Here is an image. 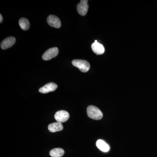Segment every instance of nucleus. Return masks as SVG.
<instances>
[{"mask_svg": "<svg viewBox=\"0 0 157 157\" xmlns=\"http://www.w3.org/2000/svg\"><path fill=\"white\" fill-rule=\"evenodd\" d=\"M87 114L90 118L95 120H101L103 117V114L101 110L96 106H89L87 108Z\"/></svg>", "mask_w": 157, "mask_h": 157, "instance_id": "1", "label": "nucleus"}, {"mask_svg": "<svg viewBox=\"0 0 157 157\" xmlns=\"http://www.w3.org/2000/svg\"><path fill=\"white\" fill-rule=\"evenodd\" d=\"M63 128V126L61 123L58 122L49 124V125L48 126V130L51 132H60L62 131Z\"/></svg>", "mask_w": 157, "mask_h": 157, "instance_id": "10", "label": "nucleus"}, {"mask_svg": "<svg viewBox=\"0 0 157 157\" xmlns=\"http://www.w3.org/2000/svg\"><path fill=\"white\" fill-rule=\"evenodd\" d=\"M19 25L23 30H27L30 27V23L28 20L24 17H22L19 20Z\"/></svg>", "mask_w": 157, "mask_h": 157, "instance_id": "13", "label": "nucleus"}, {"mask_svg": "<svg viewBox=\"0 0 157 157\" xmlns=\"http://www.w3.org/2000/svg\"><path fill=\"white\" fill-rule=\"evenodd\" d=\"M96 145L101 151L107 152L109 150V147L104 140L99 139L96 142Z\"/></svg>", "mask_w": 157, "mask_h": 157, "instance_id": "11", "label": "nucleus"}, {"mask_svg": "<svg viewBox=\"0 0 157 157\" xmlns=\"http://www.w3.org/2000/svg\"><path fill=\"white\" fill-rule=\"evenodd\" d=\"M54 117L57 121L62 123L68 120L70 117V114L66 110H59L55 113Z\"/></svg>", "mask_w": 157, "mask_h": 157, "instance_id": "3", "label": "nucleus"}, {"mask_svg": "<svg viewBox=\"0 0 157 157\" xmlns=\"http://www.w3.org/2000/svg\"><path fill=\"white\" fill-rule=\"evenodd\" d=\"M72 64L74 67L78 68L81 72L86 73L89 70L90 64L87 61L85 60L75 59L72 62Z\"/></svg>", "mask_w": 157, "mask_h": 157, "instance_id": "2", "label": "nucleus"}, {"mask_svg": "<svg viewBox=\"0 0 157 157\" xmlns=\"http://www.w3.org/2000/svg\"><path fill=\"white\" fill-rule=\"evenodd\" d=\"M0 17H1V18H0V22L2 23L3 21V17L1 14H0Z\"/></svg>", "mask_w": 157, "mask_h": 157, "instance_id": "14", "label": "nucleus"}, {"mask_svg": "<svg viewBox=\"0 0 157 157\" xmlns=\"http://www.w3.org/2000/svg\"><path fill=\"white\" fill-rule=\"evenodd\" d=\"M89 6L87 0H82L77 6V10L78 14L81 16H85L87 14Z\"/></svg>", "mask_w": 157, "mask_h": 157, "instance_id": "5", "label": "nucleus"}, {"mask_svg": "<svg viewBox=\"0 0 157 157\" xmlns=\"http://www.w3.org/2000/svg\"><path fill=\"white\" fill-rule=\"evenodd\" d=\"M57 87V85L54 82H50L40 88L39 90V92L42 94H47L51 92L54 91Z\"/></svg>", "mask_w": 157, "mask_h": 157, "instance_id": "7", "label": "nucleus"}, {"mask_svg": "<svg viewBox=\"0 0 157 157\" xmlns=\"http://www.w3.org/2000/svg\"><path fill=\"white\" fill-rule=\"evenodd\" d=\"M16 42V39L14 37H9L2 41L1 44V48L3 49H6L11 47L14 45Z\"/></svg>", "mask_w": 157, "mask_h": 157, "instance_id": "8", "label": "nucleus"}, {"mask_svg": "<svg viewBox=\"0 0 157 157\" xmlns=\"http://www.w3.org/2000/svg\"><path fill=\"white\" fill-rule=\"evenodd\" d=\"M93 51L97 55H102L105 52V48L103 45L98 42L97 40H95L91 45Z\"/></svg>", "mask_w": 157, "mask_h": 157, "instance_id": "9", "label": "nucleus"}, {"mask_svg": "<svg viewBox=\"0 0 157 157\" xmlns=\"http://www.w3.org/2000/svg\"><path fill=\"white\" fill-rule=\"evenodd\" d=\"M59 53V49L57 47L49 48L43 54L42 58L44 60L48 61L55 57Z\"/></svg>", "mask_w": 157, "mask_h": 157, "instance_id": "4", "label": "nucleus"}, {"mask_svg": "<svg viewBox=\"0 0 157 157\" xmlns=\"http://www.w3.org/2000/svg\"><path fill=\"white\" fill-rule=\"evenodd\" d=\"M47 23L50 26L55 28H59L61 26V22L58 17L54 15H50L47 19Z\"/></svg>", "mask_w": 157, "mask_h": 157, "instance_id": "6", "label": "nucleus"}, {"mask_svg": "<svg viewBox=\"0 0 157 157\" xmlns=\"http://www.w3.org/2000/svg\"><path fill=\"white\" fill-rule=\"evenodd\" d=\"M63 149L61 148H56L50 151L49 155L52 157H61L64 154Z\"/></svg>", "mask_w": 157, "mask_h": 157, "instance_id": "12", "label": "nucleus"}]
</instances>
